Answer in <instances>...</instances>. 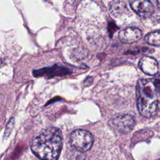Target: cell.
Wrapping results in <instances>:
<instances>
[{
	"mask_svg": "<svg viewBox=\"0 0 160 160\" xmlns=\"http://www.w3.org/2000/svg\"><path fill=\"white\" fill-rule=\"evenodd\" d=\"M14 118H12L9 119V121L7 123V125L5 129V132H4V137H8L10 135L14 128Z\"/></svg>",
	"mask_w": 160,
	"mask_h": 160,
	"instance_id": "10",
	"label": "cell"
},
{
	"mask_svg": "<svg viewBox=\"0 0 160 160\" xmlns=\"http://www.w3.org/2000/svg\"><path fill=\"white\" fill-rule=\"evenodd\" d=\"M157 2H157V5H158V8H159V0H157Z\"/></svg>",
	"mask_w": 160,
	"mask_h": 160,
	"instance_id": "11",
	"label": "cell"
},
{
	"mask_svg": "<svg viewBox=\"0 0 160 160\" xmlns=\"http://www.w3.org/2000/svg\"><path fill=\"white\" fill-rule=\"evenodd\" d=\"M129 4L131 9L141 17L149 16L154 11L153 5L149 0H130Z\"/></svg>",
	"mask_w": 160,
	"mask_h": 160,
	"instance_id": "5",
	"label": "cell"
},
{
	"mask_svg": "<svg viewBox=\"0 0 160 160\" xmlns=\"http://www.w3.org/2000/svg\"><path fill=\"white\" fill-rule=\"evenodd\" d=\"M159 79H142L136 86L137 107L139 113L144 117L155 115L159 108Z\"/></svg>",
	"mask_w": 160,
	"mask_h": 160,
	"instance_id": "2",
	"label": "cell"
},
{
	"mask_svg": "<svg viewBox=\"0 0 160 160\" xmlns=\"http://www.w3.org/2000/svg\"><path fill=\"white\" fill-rule=\"evenodd\" d=\"M145 41L152 46H159L160 44V34L159 31H157L147 34L144 38Z\"/></svg>",
	"mask_w": 160,
	"mask_h": 160,
	"instance_id": "9",
	"label": "cell"
},
{
	"mask_svg": "<svg viewBox=\"0 0 160 160\" xmlns=\"http://www.w3.org/2000/svg\"><path fill=\"white\" fill-rule=\"evenodd\" d=\"M62 147V132L59 129L55 127L44 130L36 136L31 143V149L34 154L42 159H57Z\"/></svg>",
	"mask_w": 160,
	"mask_h": 160,
	"instance_id": "1",
	"label": "cell"
},
{
	"mask_svg": "<svg viewBox=\"0 0 160 160\" xmlns=\"http://www.w3.org/2000/svg\"><path fill=\"white\" fill-rule=\"evenodd\" d=\"M112 123L116 129L119 132L128 133L133 129L135 121L132 116L130 114H121L115 117Z\"/></svg>",
	"mask_w": 160,
	"mask_h": 160,
	"instance_id": "4",
	"label": "cell"
},
{
	"mask_svg": "<svg viewBox=\"0 0 160 160\" xmlns=\"http://www.w3.org/2000/svg\"><path fill=\"white\" fill-rule=\"evenodd\" d=\"M94 142V138L91 132L82 129L74 131L70 136L71 146L78 151L84 152L89 151Z\"/></svg>",
	"mask_w": 160,
	"mask_h": 160,
	"instance_id": "3",
	"label": "cell"
},
{
	"mask_svg": "<svg viewBox=\"0 0 160 160\" xmlns=\"http://www.w3.org/2000/svg\"><path fill=\"white\" fill-rule=\"evenodd\" d=\"M140 69L146 74L155 75L159 70L158 63L157 61L150 56H143L139 62Z\"/></svg>",
	"mask_w": 160,
	"mask_h": 160,
	"instance_id": "7",
	"label": "cell"
},
{
	"mask_svg": "<svg viewBox=\"0 0 160 160\" xmlns=\"http://www.w3.org/2000/svg\"><path fill=\"white\" fill-rule=\"evenodd\" d=\"M142 37V31L136 28H128L121 30L119 38L124 43H132L139 40Z\"/></svg>",
	"mask_w": 160,
	"mask_h": 160,
	"instance_id": "6",
	"label": "cell"
},
{
	"mask_svg": "<svg viewBox=\"0 0 160 160\" xmlns=\"http://www.w3.org/2000/svg\"><path fill=\"white\" fill-rule=\"evenodd\" d=\"M51 72L52 73V76H64L67 74H69L71 72L68 69L61 66H54L53 67L49 68H44L38 71H34V75L36 76H48Z\"/></svg>",
	"mask_w": 160,
	"mask_h": 160,
	"instance_id": "8",
	"label": "cell"
}]
</instances>
